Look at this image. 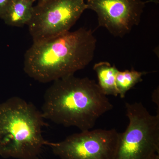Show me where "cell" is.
I'll return each instance as SVG.
<instances>
[{"label":"cell","mask_w":159,"mask_h":159,"mask_svg":"<svg viewBox=\"0 0 159 159\" xmlns=\"http://www.w3.org/2000/svg\"><path fill=\"white\" fill-rule=\"evenodd\" d=\"M129 124L120 133L115 159H150L159 153V115L142 102L125 103Z\"/></svg>","instance_id":"cell-4"},{"label":"cell","mask_w":159,"mask_h":159,"mask_svg":"<svg viewBox=\"0 0 159 159\" xmlns=\"http://www.w3.org/2000/svg\"><path fill=\"white\" fill-rule=\"evenodd\" d=\"M87 6L84 0H44L34 6L28 25L33 43L51 39L70 31Z\"/></svg>","instance_id":"cell-5"},{"label":"cell","mask_w":159,"mask_h":159,"mask_svg":"<svg viewBox=\"0 0 159 159\" xmlns=\"http://www.w3.org/2000/svg\"><path fill=\"white\" fill-rule=\"evenodd\" d=\"M34 2V0H13L2 19L9 26L28 25L32 17Z\"/></svg>","instance_id":"cell-8"},{"label":"cell","mask_w":159,"mask_h":159,"mask_svg":"<svg viewBox=\"0 0 159 159\" xmlns=\"http://www.w3.org/2000/svg\"><path fill=\"white\" fill-rule=\"evenodd\" d=\"M96 44L91 30L84 28L33 43L25 54L24 71L43 83L74 75L93 60Z\"/></svg>","instance_id":"cell-2"},{"label":"cell","mask_w":159,"mask_h":159,"mask_svg":"<svg viewBox=\"0 0 159 159\" xmlns=\"http://www.w3.org/2000/svg\"><path fill=\"white\" fill-rule=\"evenodd\" d=\"M97 13L98 24L115 37L122 38L138 25L147 2L142 0H86Z\"/></svg>","instance_id":"cell-7"},{"label":"cell","mask_w":159,"mask_h":159,"mask_svg":"<svg viewBox=\"0 0 159 159\" xmlns=\"http://www.w3.org/2000/svg\"><path fill=\"white\" fill-rule=\"evenodd\" d=\"M150 159H159V154H155Z\"/></svg>","instance_id":"cell-12"},{"label":"cell","mask_w":159,"mask_h":159,"mask_svg":"<svg viewBox=\"0 0 159 159\" xmlns=\"http://www.w3.org/2000/svg\"><path fill=\"white\" fill-rule=\"evenodd\" d=\"M98 79V85L106 96H118L116 76L119 70L116 66H112L107 61H101L95 64L93 66Z\"/></svg>","instance_id":"cell-9"},{"label":"cell","mask_w":159,"mask_h":159,"mask_svg":"<svg viewBox=\"0 0 159 159\" xmlns=\"http://www.w3.org/2000/svg\"><path fill=\"white\" fill-rule=\"evenodd\" d=\"M41 111L31 102L14 97L0 104V156L40 159L48 142L44 139Z\"/></svg>","instance_id":"cell-3"},{"label":"cell","mask_w":159,"mask_h":159,"mask_svg":"<svg viewBox=\"0 0 159 159\" xmlns=\"http://www.w3.org/2000/svg\"><path fill=\"white\" fill-rule=\"evenodd\" d=\"M146 72H139L132 69L130 70L118 71L116 76V86L118 96L124 98L129 90L142 80V77Z\"/></svg>","instance_id":"cell-10"},{"label":"cell","mask_w":159,"mask_h":159,"mask_svg":"<svg viewBox=\"0 0 159 159\" xmlns=\"http://www.w3.org/2000/svg\"><path fill=\"white\" fill-rule=\"evenodd\" d=\"M38 1L39 2H40V1H44V0H34V2H35V1Z\"/></svg>","instance_id":"cell-13"},{"label":"cell","mask_w":159,"mask_h":159,"mask_svg":"<svg viewBox=\"0 0 159 159\" xmlns=\"http://www.w3.org/2000/svg\"><path fill=\"white\" fill-rule=\"evenodd\" d=\"M113 107L95 80L73 75L53 81L44 94L41 112L44 119L84 131Z\"/></svg>","instance_id":"cell-1"},{"label":"cell","mask_w":159,"mask_h":159,"mask_svg":"<svg viewBox=\"0 0 159 159\" xmlns=\"http://www.w3.org/2000/svg\"><path fill=\"white\" fill-rule=\"evenodd\" d=\"M13 0H0V18L2 19L4 15Z\"/></svg>","instance_id":"cell-11"},{"label":"cell","mask_w":159,"mask_h":159,"mask_svg":"<svg viewBox=\"0 0 159 159\" xmlns=\"http://www.w3.org/2000/svg\"><path fill=\"white\" fill-rule=\"evenodd\" d=\"M84 1H86V0H84Z\"/></svg>","instance_id":"cell-14"},{"label":"cell","mask_w":159,"mask_h":159,"mask_svg":"<svg viewBox=\"0 0 159 159\" xmlns=\"http://www.w3.org/2000/svg\"><path fill=\"white\" fill-rule=\"evenodd\" d=\"M119 136L115 129H90L48 145L61 159H115Z\"/></svg>","instance_id":"cell-6"}]
</instances>
